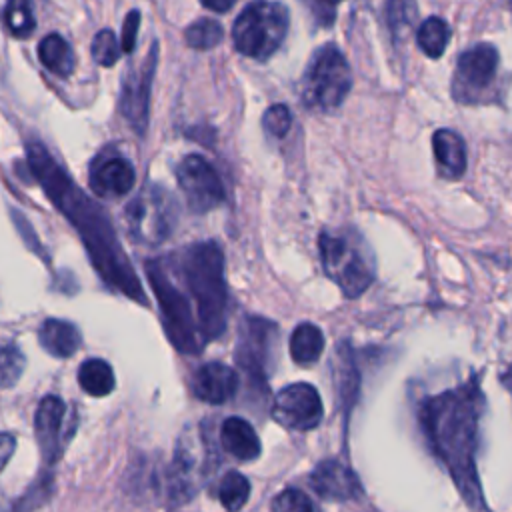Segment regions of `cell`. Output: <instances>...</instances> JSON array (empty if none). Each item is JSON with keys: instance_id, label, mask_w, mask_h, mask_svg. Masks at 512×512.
<instances>
[{"instance_id": "7c38bea8", "label": "cell", "mask_w": 512, "mask_h": 512, "mask_svg": "<svg viewBox=\"0 0 512 512\" xmlns=\"http://www.w3.org/2000/svg\"><path fill=\"white\" fill-rule=\"evenodd\" d=\"M176 180L188 208L196 214H204L224 202L222 182L212 164L200 154H190L180 160Z\"/></svg>"}, {"instance_id": "74e56055", "label": "cell", "mask_w": 512, "mask_h": 512, "mask_svg": "<svg viewBox=\"0 0 512 512\" xmlns=\"http://www.w3.org/2000/svg\"><path fill=\"white\" fill-rule=\"evenodd\" d=\"M16 448V438L10 432H0V470L8 464Z\"/></svg>"}, {"instance_id": "8fae6325", "label": "cell", "mask_w": 512, "mask_h": 512, "mask_svg": "<svg viewBox=\"0 0 512 512\" xmlns=\"http://www.w3.org/2000/svg\"><path fill=\"white\" fill-rule=\"evenodd\" d=\"M498 64V50L488 42H480L464 50L458 56L452 78L454 98L462 104H474L484 100L496 82Z\"/></svg>"}, {"instance_id": "d6a6232c", "label": "cell", "mask_w": 512, "mask_h": 512, "mask_svg": "<svg viewBox=\"0 0 512 512\" xmlns=\"http://www.w3.org/2000/svg\"><path fill=\"white\" fill-rule=\"evenodd\" d=\"M92 56L100 66H112L120 56V44L112 30L104 28L96 32L92 40Z\"/></svg>"}, {"instance_id": "f1b7e54d", "label": "cell", "mask_w": 512, "mask_h": 512, "mask_svg": "<svg viewBox=\"0 0 512 512\" xmlns=\"http://www.w3.org/2000/svg\"><path fill=\"white\" fill-rule=\"evenodd\" d=\"M222 24L218 20H212V18H200L196 22H192L186 32H184V38H186V44L190 48H196V50H208L212 46H216L220 40H222Z\"/></svg>"}, {"instance_id": "5b68a950", "label": "cell", "mask_w": 512, "mask_h": 512, "mask_svg": "<svg viewBox=\"0 0 512 512\" xmlns=\"http://www.w3.org/2000/svg\"><path fill=\"white\" fill-rule=\"evenodd\" d=\"M288 10L280 2H250L232 26V40L240 54L254 60H268L284 42L288 32Z\"/></svg>"}, {"instance_id": "836d02e7", "label": "cell", "mask_w": 512, "mask_h": 512, "mask_svg": "<svg viewBox=\"0 0 512 512\" xmlns=\"http://www.w3.org/2000/svg\"><path fill=\"white\" fill-rule=\"evenodd\" d=\"M272 512H316L314 502L298 488H286L272 500Z\"/></svg>"}, {"instance_id": "2e32d148", "label": "cell", "mask_w": 512, "mask_h": 512, "mask_svg": "<svg viewBox=\"0 0 512 512\" xmlns=\"http://www.w3.org/2000/svg\"><path fill=\"white\" fill-rule=\"evenodd\" d=\"M136 172L130 160L122 154L102 150L90 166V188L100 198H118L132 190Z\"/></svg>"}, {"instance_id": "d590c367", "label": "cell", "mask_w": 512, "mask_h": 512, "mask_svg": "<svg viewBox=\"0 0 512 512\" xmlns=\"http://www.w3.org/2000/svg\"><path fill=\"white\" fill-rule=\"evenodd\" d=\"M304 2H306L308 10H310L314 22L318 26L328 28L336 20V10H338V4L342 0H304Z\"/></svg>"}, {"instance_id": "d4e9b609", "label": "cell", "mask_w": 512, "mask_h": 512, "mask_svg": "<svg viewBox=\"0 0 512 512\" xmlns=\"http://www.w3.org/2000/svg\"><path fill=\"white\" fill-rule=\"evenodd\" d=\"M40 62L58 76H68L74 70V56L68 42L60 34H48L38 44Z\"/></svg>"}, {"instance_id": "f546056e", "label": "cell", "mask_w": 512, "mask_h": 512, "mask_svg": "<svg viewBox=\"0 0 512 512\" xmlns=\"http://www.w3.org/2000/svg\"><path fill=\"white\" fill-rule=\"evenodd\" d=\"M418 6L416 0H388L386 2V22L396 38H402L406 30L416 24Z\"/></svg>"}, {"instance_id": "ab89813d", "label": "cell", "mask_w": 512, "mask_h": 512, "mask_svg": "<svg viewBox=\"0 0 512 512\" xmlns=\"http://www.w3.org/2000/svg\"><path fill=\"white\" fill-rule=\"evenodd\" d=\"M504 382H506V386H508L510 392H512V366H510V370L504 374Z\"/></svg>"}, {"instance_id": "52a82bcc", "label": "cell", "mask_w": 512, "mask_h": 512, "mask_svg": "<svg viewBox=\"0 0 512 512\" xmlns=\"http://www.w3.org/2000/svg\"><path fill=\"white\" fill-rule=\"evenodd\" d=\"M146 276L154 290L168 340L182 354H198L204 340L200 336L198 322L192 316L188 298L176 288L160 260L146 262Z\"/></svg>"}, {"instance_id": "7a4b0ae2", "label": "cell", "mask_w": 512, "mask_h": 512, "mask_svg": "<svg viewBox=\"0 0 512 512\" xmlns=\"http://www.w3.org/2000/svg\"><path fill=\"white\" fill-rule=\"evenodd\" d=\"M482 406L484 396L478 376L426 396L418 404V424L432 454L444 464L456 490L476 512L486 508L476 468Z\"/></svg>"}, {"instance_id": "ffe728a7", "label": "cell", "mask_w": 512, "mask_h": 512, "mask_svg": "<svg viewBox=\"0 0 512 512\" xmlns=\"http://www.w3.org/2000/svg\"><path fill=\"white\" fill-rule=\"evenodd\" d=\"M432 150L438 172L444 178L456 180L466 172V144L458 132L448 128L436 130L432 134Z\"/></svg>"}, {"instance_id": "e0dca14e", "label": "cell", "mask_w": 512, "mask_h": 512, "mask_svg": "<svg viewBox=\"0 0 512 512\" xmlns=\"http://www.w3.org/2000/svg\"><path fill=\"white\" fill-rule=\"evenodd\" d=\"M310 486L320 498L334 502L354 500L362 494V484L356 472L338 460L318 462L310 474Z\"/></svg>"}, {"instance_id": "4316f807", "label": "cell", "mask_w": 512, "mask_h": 512, "mask_svg": "<svg viewBox=\"0 0 512 512\" xmlns=\"http://www.w3.org/2000/svg\"><path fill=\"white\" fill-rule=\"evenodd\" d=\"M248 496H250V482L244 474L230 470L222 476L218 484V498L228 512H238L248 502Z\"/></svg>"}, {"instance_id": "f35d334b", "label": "cell", "mask_w": 512, "mask_h": 512, "mask_svg": "<svg viewBox=\"0 0 512 512\" xmlns=\"http://www.w3.org/2000/svg\"><path fill=\"white\" fill-rule=\"evenodd\" d=\"M204 8L208 10H214V12H226L228 8H232V4L236 0H200Z\"/></svg>"}, {"instance_id": "1f68e13d", "label": "cell", "mask_w": 512, "mask_h": 512, "mask_svg": "<svg viewBox=\"0 0 512 512\" xmlns=\"http://www.w3.org/2000/svg\"><path fill=\"white\" fill-rule=\"evenodd\" d=\"M52 494V474L44 472L30 484V488L14 504V512H32L42 506Z\"/></svg>"}, {"instance_id": "44dd1931", "label": "cell", "mask_w": 512, "mask_h": 512, "mask_svg": "<svg viewBox=\"0 0 512 512\" xmlns=\"http://www.w3.org/2000/svg\"><path fill=\"white\" fill-rule=\"evenodd\" d=\"M38 340L40 346L56 358H70L82 344L80 330L72 322L60 318L44 320L38 330Z\"/></svg>"}, {"instance_id": "5bb4252c", "label": "cell", "mask_w": 512, "mask_h": 512, "mask_svg": "<svg viewBox=\"0 0 512 512\" xmlns=\"http://www.w3.org/2000/svg\"><path fill=\"white\" fill-rule=\"evenodd\" d=\"M156 64H158V42H152L142 64L130 70L122 82L120 112L138 136H144L148 128L150 88H152Z\"/></svg>"}, {"instance_id": "83f0119b", "label": "cell", "mask_w": 512, "mask_h": 512, "mask_svg": "<svg viewBox=\"0 0 512 512\" xmlns=\"http://www.w3.org/2000/svg\"><path fill=\"white\" fill-rule=\"evenodd\" d=\"M4 18H6L8 30L18 38L30 36L36 28V18H34V12H32V0H8Z\"/></svg>"}, {"instance_id": "8992f818", "label": "cell", "mask_w": 512, "mask_h": 512, "mask_svg": "<svg viewBox=\"0 0 512 512\" xmlns=\"http://www.w3.org/2000/svg\"><path fill=\"white\" fill-rule=\"evenodd\" d=\"M300 88L304 104L314 110H334L344 102L352 88V72L336 44H324L310 56Z\"/></svg>"}, {"instance_id": "4dcf8cb0", "label": "cell", "mask_w": 512, "mask_h": 512, "mask_svg": "<svg viewBox=\"0 0 512 512\" xmlns=\"http://www.w3.org/2000/svg\"><path fill=\"white\" fill-rule=\"evenodd\" d=\"M26 358L16 344L0 346V388L14 386L24 372Z\"/></svg>"}, {"instance_id": "484cf974", "label": "cell", "mask_w": 512, "mask_h": 512, "mask_svg": "<svg viewBox=\"0 0 512 512\" xmlns=\"http://www.w3.org/2000/svg\"><path fill=\"white\" fill-rule=\"evenodd\" d=\"M450 40V26L440 16L426 18L416 32V42L428 58H440Z\"/></svg>"}, {"instance_id": "277c9868", "label": "cell", "mask_w": 512, "mask_h": 512, "mask_svg": "<svg viewBox=\"0 0 512 512\" xmlns=\"http://www.w3.org/2000/svg\"><path fill=\"white\" fill-rule=\"evenodd\" d=\"M318 248L326 276L346 298H358L374 282L372 252L354 230H324L318 236Z\"/></svg>"}, {"instance_id": "cb8c5ba5", "label": "cell", "mask_w": 512, "mask_h": 512, "mask_svg": "<svg viewBox=\"0 0 512 512\" xmlns=\"http://www.w3.org/2000/svg\"><path fill=\"white\" fill-rule=\"evenodd\" d=\"M334 382H336V390H338V398L342 400V404L346 406V410H350V406L356 400L358 394V370L352 358V350L348 348V344H340L338 352H336V366H334Z\"/></svg>"}, {"instance_id": "3957f363", "label": "cell", "mask_w": 512, "mask_h": 512, "mask_svg": "<svg viewBox=\"0 0 512 512\" xmlns=\"http://www.w3.org/2000/svg\"><path fill=\"white\" fill-rule=\"evenodd\" d=\"M182 274L196 304L202 340L218 338L226 328L228 292L224 282V254L218 242H196L182 254Z\"/></svg>"}, {"instance_id": "4fadbf2b", "label": "cell", "mask_w": 512, "mask_h": 512, "mask_svg": "<svg viewBox=\"0 0 512 512\" xmlns=\"http://www.w3.org/2000/svg\"><path fill=\"white\" fill-rule=\"evenodd\" d=\"M324 416V404L318 390L308 382H294L284 386L272 404V418L296 432L314 430Z\"/></svg>"}, {"instance_id": "9a60e30c", "label": "cell", "mask_w": 512, "mask_h": 512, "mask_svg": "<svg viewBox=\"0 0 512 512\" xmlns=\"http://www.w3.org/2000/svg\"><path fill=\"white\" fill-rule=\"evenodd\" d=\"M66 404L60 396H44L36 408L34 416V432L36 442L40 448L42 462L46 466H52L58 462L66 442L72 438L74 426L66 428Z\"/></svg>"}, {"instance_id": "6da1fadb", "label": "cell", "mask_w": 512, "mask_h": 512, "mask_svg": "<svg viewBox=\"0 0 512 512\" xmlns=\"http://www.w3.org/2000/svg\"><path fill=\"white\" fill-rule=\"evenodd\" d=\"M28 166L36 180L42 184L50 202L68 218V222L80 234L92 266L100 278L114 290L122 292L130 300L146 306V294L140 280L124 254L116 232L106 216V212L90 200L74 180L54 162L48 150L40 142H30L26 146Z\"/></svg>"}, {"instance_id": "ac0fdd59", "label": "cell", "mask_w": 512, "mask_h": 512, "mask_svg": "<svg viewBox=\"0 0 512 512\" xmlns=\"http://www.w3.org/2000/svg\"><path fill=\"white\" fill-rule=\"evenodd\" d=\"M238 390V374L222 362H206L192 376V392L208 404H224Z\"/></svg>"}, {"instance_id": "603a6c76", "label": "cell", "mask_w": 512, "mask_h": 512, "mask_svg": "<svg viewBox=\"0 0 512 512\" xmlns=\"http://www.w3.org/2000/svg\"><path fill=\"white\" fill-rule=\"evenodd\" d=\"M78 384L86 394L94 398H102L114 390L116 378L106 360L90 358V360H84L78 368Z\"/></svg>"}, {"instance_id": "e575fe53", "label": "cell", "mask_w": 512, "mask_h": 512, "mask_svg": "<svg viewBox=\"0 0 512 512\" xmlns=\"http://www.w3.org/2000/svg\"><path fill=\"white\" fill-rule=\"evenodd\" d=\"M262 124H264V130H266L270 136L282 138V136H286V132H288L290 126H292V114H290L288 106H284V104H274V106H270V108L264 112Z\"/></svg>"}, {"instance_id": "7402d4cb", "label": "cell", "mask_w": 512, "mask_h": 512, "mask_svg": "<svg viewBox=\"0 0 512 512\" xmlns=\"http://www.w3.org/2000/svg\"><path fill=\"white\" fill-rule=\"evenodd\" d=\"M324 352V334L312 322H302L290 336V356L300 366L314 364Z\"/></svg>"}, {"instance_id": "8d00e7d4", "label": "cell", "mask_w": 512, "mask_h": 512, "mask_svg": "<svg viewBox=\"0 0 512 512\" xmlns=\"http://www.w3.org/2000/svg\"><path fill=\"white\" fill-rule=\"evenodd\" d=\"M138 24H140V12L138 10H130L124 18V26H122V36H120V44L122 50L126 54H130L136 46V36H138Z\"/></svg>"}, {"instance_id": "30bf717a", "label": "cell", "mask_w": 512, "mask_h": 512, "mask_svg": "<svg viewBox=\"0 0 512 512\" xmlns=\"http://www.w3.org/2000/svg\"><path fill=\"white\" fill-rule=\"evenodd\" d=\"M278 326L260 316H246L238 328L236 362L258 384H266L276 366Z\"/></svg>"}, {"instance_id": "9c48e42d", "label": "cell", "mask_w": 512, "mask_h": 512, "mask_svg": "<svg viewBox=\"0 0 512 512\" xmlns=\"http://www.w3.org/2000/svg\"><path fill=\"white\" fill-rule=\"evenodd\" d=\"M214 468V458L200 432H182L176 444L174 460L166 472V494L174 504L190 500L206 474Z\"/></svg>"}, {"instance_id": "ba28073f", "label": "cell", "mask_w": 512, "mask_h": 512, "mask_svg": "<svg viewBox=\"0 0 512 512\" xmlns=\"http://www.w3.org/2000/svg\"><path fill=\"white\" fill-rule=\"evenodd\" d=\"M176 214L174 196L160 184H146L124 210L130 238L148 246H156L172 234Z\"/></svg>"}, {"instance_id": "d6986e66", "label": "cell", "mask_w": 512, "mask_h": 512, "mask_svg": "<svg viewBox=\"0 0 512 512\" xmlns=\"http://www.w3.org/2000/svg\"><path fill=\"white\" fill-rule=\"evenodd\" d=\"M222 448L242 462H252L260 456L262 444L252 424L240 416H230L220 426Z\"/></svg>"}]
</instances>
